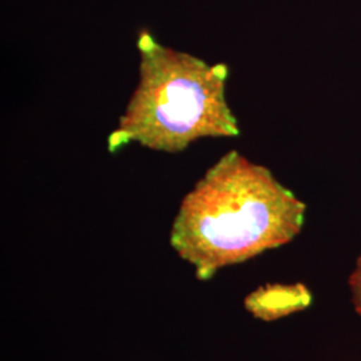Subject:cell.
I'll return each mask as SVG.
<instances>
[{
	"instance_id": "obj_1",
	"label": "cell",
	"mask_w": 361,
	"mask_h": 361,
	"mask_svg": "<svg viewBox=\"0 0 361 361\" xmlns=\"http://www.w3.org/2000/svg\"><path fill=\"white\" fill-rule=\"evenodd\" d=\"M307 205L271 170L232 150L207 169L180 202L170 245L210 280L219 269L289 244Z\"/></svg>"
},
{
	"instance_id": "obj_2",
	"label": "cell",
	"mask_w": 361,
	"mask_h": 361,
	"mask_svg": "<svg viewBox=\"0 0 361 361\" xmlns=\"http://www.w3.org/2000/svg\"><path fill=\"white\" fill-rule=\"evenodd\" d=\"M137 49L138 85L107 137L109 153L138 143L174 154L202 138L240 135L226 99L228 66L164 46L147 30L138 34Z\"/></svg>"
},
{
	"instance_id": "obj_3",
	"label": "cell",
	"mask_w": 361,
	"mask_h": 361,
	"mask_svg": "<svg viewBox=\"0 0 361 361\" xmlns=\"http://www.w3.org/2000/svg\"><path fill=\"white\" fill-rule=\"evenodd\" d=\"M312 302L310 289L304 284L265 285L245 298V308L264 322L279 320L307 310Z\"/></svg>"
},
{
	"instance_id": "obj_4",
	"label": "cell",
	"mask_w": 361,
	"mask_h": 361,
	"mask_svg": "<svg viewBox=\"0 0 361 361\" xmlns=\"http://www.w3.org/2000/svg\"><path fill=\"white\" fill-rule=\"evenodd\" d=\"M349 288H350L355 310L361 316V253L356 261L355 271H352L349 276Z\"/></svg>"
}]
</instances>
